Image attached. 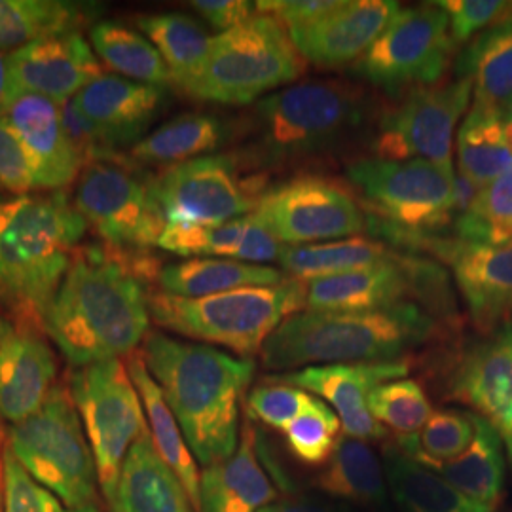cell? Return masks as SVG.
<instances>
[{"label":"cell","mask_w":512,"mask_h":512,"mask_svg":"<svg viewBox=\"0 0 512 512\" xmlns=\"http://www.w3.org/2000/svg\"><path fill=\"white\" fill-rule=\"evenodd\" d=\"M439 317L404 302L368 311H298L287 317L260 351L270 370L346 363H389L427 344Z\"/></svg>","instance_id":"obj_4"},{"label":"cell","mask_w":512,"mask_h":512,"mask_svg":"<svg viewBox=\"0 0 512 512\" xmlns=\"http://www.w3.org/2000/svg\"><path fill=\"white\" fill-rule=\"evenodd\" d=\"M408 251H425L444 260L467 304L476 329L484 334L512 319V243L482 245L439 234H410Z\"/></svg>","instance_id":"obj_17"},{"label":"cell","mask_w":512,"mask_h":512,"mask_svg":"<svg viewBox=\"0 0 512 512\" xmlns=\"http://www.w3.org/2000/svg\"><path fill=\"white\" fill-rule=\"evenodd\" d=\"M458 171L478 186L494 183L512 165L505 112L473 103L458 131Z\"/></svg>","instance_id":"obj_31"},{"label":"cell","mask_w":512,"mask_h":512,"mask_svg":"<svg viewBox=\"0 0 512 512\" xmlns=\"http://www.w3.org/2000/svg\"><path fill=\"white\" fill-rule=\"evenodd\" d=\"M480 192H482V186H478L475 181H471L461 171H456V175H454V215H456V219L465 215L473 207Z\"/></svg>","instance_id":"obj_51"},{"label":"cell","mask_w":512,"mask_h":512,"mask_svg":"<svg viewBox=\"0 0 512 512\" xmlns=\"http://www.w3.org/2000/svg\"><path fill=\"white\" fill-rule=\"evenodd\" d=\"M0 186L23 196L35 190V177L29 158L21 147L10 122L0 116Z\"/></svg>","instance_id":"obj_47"},{"label":"cell","mask_w":512,"mask_h":512,"mask_svg":"<svg viewBox=\"0 0 512 512\" xmlns=\"http://www.w3.org/2000/svg\"><path fill=\"white\" fill-rule=\"evenodd\" d=\"M454 165L368 158L348 165L346 179L372 213L370 226L439 234L454 215Z\"/></svg>","instance_id":"obj_9"},{"label":"cell","mask_w":512,"mask_h":512,"mask_svg":"<svg viewBox=\"0 0 512 512\" xmlns=\"http://www.w3.org/2000/svg\"><path fill=\"white\" fill-rule=\"evenodd\" d=\"M454 52L446 12L437 2L425 4L399 10L365 55L351 65V73L387 92H406L439 84Z\"/></svg>","instance_id":"obj_12"},{"label":"cell","mask_w":512,"mask_h":512,"mask_svg":"<svg viewBox=\"0 0 512 512\" xmlns=\"http://www.w3.org/2000/svg\"><path fill=\"white\" fill-rule=\"evenodd\" d=\"M475 437L459 458L435 467L459 494L482 511L499 509L505 486V456L503 442L492 425L473 414Z\"/></svg>","instance_id":"obj_29"},{"label":"cell","mask_w":512,"mask_h":512,"mask_svg":"<svg viewBox=\"0 0 512 512\" xmlns=\"http://www.w3.org/2000/svg\"><path fill=\"white\" fill-rule=\"evenodd\" d=\"M128 372L131 382L137 387L139 397L143 401L150 439L154 442L156 452L160 454V458L164 459L165 465L181 480L190 501L194 503L196 511L200 512L198 461L184 439L179 421L173 416L169 404L165 403L160 385L156 384V380L148 372L141 353L129 357Z\"/></svg>","instance_id":"obj_27"},{"label":"cell","mask_w":512,"mask_h":512,"mask_svg":"<svg viewBox=\"0 0 512 512\" xmlns=\"http://www.w3.org/2000/svg\"><path fill=\"white\" fill-rule=\"evenodd\" d=\"M385 484L380 458L365 440L351 437H340L325 469L313 480V486L321 492L359 505L380 503L385 497Z\"/></svg>","instance_id":"obj_33"},{"label":"cell","mask_w":512,"mask_h":512,"mask_svg":"<svg viewBox=\"0 0 512 512\" xmlns=\"http://www.w3.org/2000/svg\"><path fill=\"white\" fill-rule=\"evenodd\" d=\"M511 19H512V14H511Z\"/></svg>","instance_id":"obj_58"},{"label":"cell","mask_w":512,"mask_h":512,"mask_svg":"<svg viewBox=\"0 0 512 512\" xmlns=\"http://www.w3.org/2000/svg\"><path fill=\"white\" fill-rule=\"evenodd\" d=\"M57 365L42 330L0 315V418L27 420L55 387Z\"/></svg>","instance_id":"obj_21"},{"label":"cell","mask_w":512,"mask_h":512,"mask_svg":"<svg viewBox=\"0 0 512 512\" xmlns=\"http://www.w3.org/2000/svg\"><path fill=\"white\" fill-rule=\"evenodd\" d=\"M456 238L482 245L512 243V165L482 188L473 207L454 220Z\"/></svg>","instance_id":"obj_40"},{"label":"cell","mask_w":512,"mask_h":512,"mask_svg":"<svg viewBox=\"0 0 512 512\" xmlns=\"http://www.w3.org/2000/svg\"><path fill=\"white\" fill-rule=\"evenodd\" d=\"M90 40L101 61L124 78L162 88L165 84H173L171 73L156 46L126 25L99 21L90 29Z\"/></svg>","instance_id":"obj_36"},{"label":"cell","mask_w":512,"mask_h":512,"mask_svg":"<svg viewBox=\"0 0 512 512\" xmlns=\"http://www.w3.org/2000/svg\"><path fill=\"white\" fill-rule=\"evenodd\" d=\"M150 186L165 224L213 228L253 213L266 177H243L230 156H202L167 167Z\"/></svg>","instance_id":"obj_13"},{"label":"cell","mask_w":512,"mask_h":512,"mask_svg":"<svg viewBox=\"0 0 512 512\" xmlns=\"http://www.w3.org/2000/svg\"><path fill=\"white\" fill-rule=\"evenodd\" d=\"M86 226L65 192L0 198V310L42 330Z\"/></svg>","instance_id":"obj_3"},{"label":"cell","mask_w":512,"mask_h":512,"mask_svg":"<svg viewBox=\"0 0 512 512\" xmlns=\"http://www.w3.org/2000/svg\"><path fill=\"white\" fill-rule=\"evenodd\" d=\"M397 12L399 4L393 0H346L329 16L289 35L306 61L338 69L359 61Z\"/></svg>","instance_id":"obj_22"},{"label":"cell","mask_w":512,"mask_h":512,"mask_svg":"<svg viewBox=\"0 0 512 512\" xmlns=\"http://www.w3.org/2000/svg\"><path fill=\"white\" fill-rule=\"evenodd\" d=\"M403 361L389 363H346V365L306 366L293 372L270 376L268 382L293 385L321 397L338 412L344 435L351 439L378 440L385 429L368 410V395L374 387L408 374Z\"/></svg>","instance_id":"obj_20"},{"label":"cell","mask_w":512,"mask_h":512,"mask_svg":"<svg viewBox=\"0 0 512 512\" xmlns=\"http://www.w3.org/2000/svg\"><path fill=\"white\" fill-rule=\"evenodd\" d=\"M306 59L274 18L253 14L211 40L200 71L184 92L219 105H249L264 93L298 80Z\"/></svg>","instance_id":"obj_6"},{"label":"cell","mask_w":512,"mask_h":512,"mask_svg":"<svg viewBox=\"0 0 512 512\" xmlns=\"http://www.w3.org/2000/svg\"><path fill=\"white\" fill-rule=\"evenodd\" d=\"M6 448L19 465L69 509L92 505L97 467L71 391L55 385L27 420L8 429Z\"/></svg>","instance_id":"obj_8"},{"label":"cell","mask_w":512,"mask_h":512,"mask_svg":"<svg viewBox=\"0 0 512 512\" xmlns=\"http://www.w3.org/2000/svg\"><path fill=\"white\" fill-rule=\"evenodd\" d=\"M505 120H507V122H512V101L511 105H509L507 110H505Z\"/></svg>","instance_id":"obj_57"},{"label":"cell","mask_w":512,"mask_h":512,"mask_svg":"<svg viewBox=\"0 0 512 512\" xmlns=\"http://www.w3.org/2000/svg\"><path fill=\"white\" fill-rule=\"evenodd\" d=\"M14 101L8 78V54H0V116H6V110Z\"/></svg>","instance_id":"obj_53"},{"label":"cell","mask_w":512,"mask_h":512,"mask_svg":"<svg viewBox=\"0 0 512 512\" xmlns=\"http://www.w3.org/2000/svg\"><path fill=\"white\" fill-rule=\"evenodd\" d=\"M420 300L435 317L456 319V298L448 275L437 262L401 255L389 262L348 274L313 279L306 308L319 311H368Z\"/></svg>","instance_id":"obj_11"},{"label":"cell","mask_w":512,"mask_h":512,"mask_svg":"<svg viewBox=\"0 0 512 512\" xmlns=\"http://www.w3.org/2000/svg\"><path fill=\"white\" fill-rule=\"evenodd\" d=\"M289 277L268 268L230 258H194L165 266L158 274L162 293L181 298H203L249 287H272Z\"/></svg>","instance_id":"obj_28"},{"label":"cell","mask_w":512,"mask_h":512,"mask_svg":"<svg viewBox=\"0 0 512 512\" xmlns=\"http://www.w3.org/2000/svg\"><path fill=\"white\" fill-rule=\"evenodd\" d=\"M397 256L385 243L366 238L340 239L319 245H285L281 266L298 281H313L332 275L348 274L389 262Z\"/></svg>","instance_id":"obj_34"},{"label":"cell","mask_w":512,"mask_h":512,"mask_svg":"<svg viewBox=\"0 0 512 512\" xmlns=\"http://www.w3.org/2000/svg\"><path fill=\"white\" fill-rule=\"evenodd\" d=\"M141 357L203 467L234 456L239 404L255 376L253 359L148 332Z\"/></svg>","instance_id":"obj_2"},{"label":"cell","mask_w":512,"mask_h":512,"mask_svg":"<svg viewBox=\"0 0 512 512\" xmlns=\"http://www.w3.org/2000/svg\"><path fill=\"white\" fill-rule=\"evenodd\" d=\"M213 29L226 33L253 16L251 2L245 0H196L190 4Z\"/></svg>","instance_id":"obj_50"},{"label":"cell","mask_w":512,"mask_h":512,"mask_svg":"<svg viewBox=\"0 0 512 512\" xmlns=\"http://www.w3.org/2000/svg\"><path fill=\"white\" fill-rule=\"evenodd\" d=\"M61 107V116H63V126L67 131V137L71 141L76 154L80 156L84 167L95 164V162H110L116 158V148L109 145L101 129L92 124L80 109L76 107L73 99L65 101L59 105Z\"/></svg>","instance_id":"obj_46"},{"label":"cell","mask_w":512,"mask_h":512,"mask_svg":"<svg viewBox=\"0 0 512 512\" xmlns=\"http://www.w3.org/2000/svg\"><path fill=\"white\" fill-rule=\"evenodd\" d=\"M306 291L304 281L289 277L272 287H249L203 298L150 294L148 310L154 323L164 329L219 344L241 359H251L287 317L306 308Z\"/></svg>","instance_id":"obj_5"},{"label":"cell","mask_w":512,"mask_h":512,"mask_svg":"<svg viewBox=\"0 0 512 512\" xmlns=\"http://www.w3.org/2000/svg\"><path fill=\"white\" fill-rule=\"evenodd\" d=\"M260 512H336L327 505L313 501V499H302V497H287L270 503Z\"/></svg>","instance_id":"obj_52"},{"label":"cell","mask_w":512,"mask_h":512,"mask_svg":"<svg viewBox=\"0 0 512 512\" xmlns=\"http://www.w3.org/2000/svg\"><path fill=\"white\" fill-rule=\"evenodd\" d=\"M340 418L327 404L313 399L310 408L283 431L296 458L306 465H325L340 440Z\"/></svg>","instance_id":"obj_42"},{"label":"cell","mask_w":512,"mask_h":512,"mask_svg":"<svg viewBox=\"0 0 512 512\" xmlns=\"http://www.w3.org/2000/svg\"><path fill=\"white\" fill-rule=\"evenodd\" d=\"M313 395L293 385H258L247 397V414L264 425L285 431L296 418H300L313 403Z\"/></svg>","instance_id":"obj_43"},{"label":"cell","mask_w":512,"mask_h":512,"mask_svg":"<svg viewBox=\"0 0 512 512\" xmlns=\"http://www.w3.org/2000/svg\"><path fill=\"white\" fill-rule=\"evenodd\" d=\"M448 391L492 425L512 465V319L459 355Z\"/></svg>","instance_id":"obj_18"},{"label":"cell","mask_w":512,"mask_h":512,"mask_svg":"<svg viewBox=\"0 0 512 512\" xmlns=\"http://www.w3.org/2000/svg\"><path fill=\"white\" fill-rule=\"evenodd\" d=\"M475 437L473 414L459 410H435L418 435L401 437L397 448L423 465L435 469L459 458Z\"/></svg>","instance_id":"obj_39"},{"label":"cell","mask_w":512,"mask_h":512,"mask_svg":"<svg viewBox=\"0 0 512 512\" xmlns=\"http://www.w3.org/2000/svg\"><path fill=\"white\" fill-rule=\"evenodd\" d=\"M372 418L401 437L418 435L435 412L420 382L401 378L374 387L368 395Z\"/></svg>","instance_id":"obj_41"},{"label":"cell","mask_w":512,"mask_h":512,"mask_svg":"<svg viewBox=\"0 0 512 512\" xmlns=\"http://www.w3.org/2000/svg\"><path fill=\"white\" fill-rule=\"evenodd\" d=\"M137 25L162 55L173 84L184 90L200 71L213 37L196 19L179 12L145 16L137 19Z\"/></svg>","instance_id":"obj_37"},{"label":"cell","mask_w":512,"mask_h":512,"mask_svg":"<svg viewBox=\"0 0 512 512\" xmlns=\"http://www.w3.org/2000/svg\"><path fill=\"white\" fill-rule=\"evenodd\" d=\"M80 8L59 0H0V54L40 38L78 31Z\"/></svg>","instance_id":"obj_38"},{"label":"cell","mask_w":512,"mask_h":512,"mask_svg":"<svg viewBox=\"0 0 512 512\" xmlns=\"http://www.w3.org/2000/svg\"><path fill=\"white\" fill-rule=\"evenodd\" d=\"M164 88L103 74L74 97L112 148L137 145L164 103Z\"/></svg>","instance_id":"obj_24"},{"label":"cell","mask_w":512,"mask_h":512,"mask_svg":"<svg viewBox=\"0 0 512 512\" xmlns=\"http://www.w3.org/2000/svg\"><path fill=\"white\" fill-rule=\"evenodd\" d=\"M110 511L198 512L181 480L156 452L148 429L129 450Z\"/></svg>","instance_id":"obj_26"},{"label":"cell","mask_w":512,"mask_h":512,"mask_svg":"<svg viewBox=\"0 0 512 512\" xmlns=\"http://www.w3.org/2000/svg\"><path fill=\"white\" fill-rule=\"evenodd\" d=\"M71 397L92 446L99 486L112 505L129 450L148 429L143 401L120 359L76 368Z\"/></svg>","instance_id":"obj_10"},{"label":"cell","mask_w":512,"mask_h":512,"mask_svg":"<svg viewBox=\"0 0 512 512\" xmlns=\"http://www.w3.org/2000/svg\"><path fill=\"white\" fill-rule=\"evenodd\" d=\"M471 97L473 82L467 78L406 90L384 110L372 150L380 160L452 164L456 128Z\"/></svg>","instance_id":"obj_14"},{"label":"cell","mask_w":512,"mask_h":512,"mask_svg":"<svg viewBox=\"0 0 512 512\" xmlns=\"http://www.w3.org/2000/svg\"><path fill=\"white\" fill-rule=\"evenodd\" d=\"M74 207L114 249L145 251L165 228L162 209L143 181L116 160L86 165L78 177Z\"/></svg>","instance_id":"obj_16"},{"label":"cell","mask_w":512,"mask_h":512,"mask_svg":"<svg viewBox=\"0 0 512 512\" xmlns=\"http://www.w3.org/2000/svg\"><path fill=\"white\" fill-rule=\"evenodd\" d=\"M255 427L245 423L238 450L200 475V512H260L277 501L272 478L258 459Z\"/></svg>","instance_id":"obj_25"},{"label":"cell","mask_w":512,"mask_h":512,"mask_svg":"<svg viewBox=\"0 0 512 512\" xmlns=\"http://www.w3.org/2000/svg\"><path fill=\"white\" fill-rule=\"evenodd\" d=\"M283 245L357 238L366 215L344 184L321 175H302L266 188L251 213Z\"/></svg>","instance_id":"obj_15"},{"label":"cell","mask_w":512,"mask_h":512,"mask_svg":"<svg viewBox=\"0 0 512 512\" xmlns=\"http://www.w3.org/2000/svg\"><path fill=\"white\" fill-rule=\"evenodd\" d=\"M4 512H63L59 499L29 475L4 442Z\"/></svg>","instance_id":"obj_44"},{"label":"cell","mask_w":512,"mask_h":512,"mask_svg":"<svg viewBox=\"0 0 512 512\" xmlns=\"http://www.w3.org/2000/svg\"><path fill=\"white\" fill-rule=\"evenodd\" d=\"M120 251H76L44 317L42 332L78 368L131 355L147 338L150 310L141 279L154 272V260L145 251Z\"/></svg>","instance_id":"obj_1"},{"label":"cell","mask_w":512,"mask_h":512,"mask_svg":"<svg viewBox=\"0 0 512 512\" xmlns=\"http://www.w3.org/2000/svg\"><path fill=\"white\" fill-rule=\"evenodd\" d=\"M456 74L473 82L476 103L505 112L512 101V19L473 38L456 59Z\"/></svg>","instance_id":"obj_30"},{"label":"cell","mask_w":512,"mask_h":512,"mask_svg":"<svg viewBox=\"0 0 512 512\" xmlns=\"http://www.w3.org/2000/svg\"><path fill=\"white\" fill-rule=\"evenodd\" d=\"M224 126L215 116L181 114L152 131L131 148V158L143 164H184L219 147Z\"/></svg>","instance_id":"obj_35"},{"label":"cell","mask_w":512,"mask_h":512,"mask_svg":"<svg viewBox=\"0 0 512 512\" xmlns=\"http://www.w3.org/2000/svg\"><path fill=\"white\" fill-rule=\"evenodd\" d=\"M450 21V37L454 44H463L478 31L494 27L512 14V4L501 0H444L437 2Z\"/></svg>","instance_id":"obj_45"},{"label":"cell","mask_w":512,"mask_h":512,"mask_svg":"<svg viewBox=\"0 0 512 512\" xmlns=\"http://www.w3.org/2000/svg\"><path fill=\"white\" fill-rule=\"evenodd\" d=\"M99 76H103L101 63L80 31L40 38L8 54L14 99L21 93H33L61 105Z\"/></svg>","instance_id":"obj_19"},{"label":"cell","mask_w":512,"mask_h":512,"mask_svg":"<svg viewBox=\"0 0 512 512\" xmlns=\"http://www.w3.org/2000/svg\"><path fill=\"white\" fill-rule=\"evenodd\" d=\"M63 512H101L97 507H93V505H86V507H80V509H69V511Z\"/></svg>","instance_id":"obj_55"},{"label":"cell","mask_w":512,"mask_h":512,"mask_svg":"<svg viewBox=\"0 0 512 512\" xmlns=\"http://www.w3.org/2000/svg\"><path fill=\"white\" fill-rule=\"evenodd\" d=\"M21 141L35 177V188L61 190L80 177L84 164L63 126L61 107L48 97L21 93L4 116Z\"/></svg>","instance_id":"obj_23"},{"label":"cell","mask_w":512,"mask_h":512,"mask_svg":"<svg viewBox=\"0 0 512 512\" xmlns=\"http://www.w3.org/2000/svg\"><path fill=\"white\" fill-rule=\"evenodd\" d=\"M4 442L0 433V512H4Z\"/></svg>","instance_id":"obj_54"},{"label":"cell","mask_w":512,"mask_h":512,"mask_svg":"<svg viewBox=\"0 0 512 512\" xmlns=\"http://www.w3.org/2000/svg\"><path fill=\"white\" fill-rule=\"evenodd\" d=\"M340 6V0H260L255 2V12L270 16L287 31H293L329 16Z\"/></svg>","instance_id":"obj_48"},{"label":"cell","mask_w":512,"mask_h":512,"mask_svg":"<svg viewBox=\"0 0 512 512\" xmlns=\"http://www.w3.org/2000/svg\"><path fill=\"white\" fill-rule=\"evenodd\" d=\"M285 245L275 238L274 234L249 213V222L245 236L241 239L236 260L247 264H260V262H275L281 258Z\"/></svg>","instance_id":"obj_49"},{"label":"cell","mask_w":512,"mask_h":512,"mask_svg":"<svg viewBox=\"0 0 512 512\" xmlns=\"http://www.w3.org/2000/svg\"><path fill=\"white\" fill-rule=\"evenodd\" d=\"M507 139H509V147L512 150V122H507Z\"/></svg>","instance_id":"obj_56"},{"label":"cell","mask_w":512,"mask_h":512,"mask_svg":"<svg viewBox=\"0 0 512 512\" xmlns=\"http://www.w3.org/2000/svg\"><path fill=\"white\" fill-rule=\"evenodd\" d=\"M366 110V93L338 80L279 90L255 107L262 152L272 164L323 154L363 126Z\"/></svg>","instance_id":"obj_7"},{"label":"cell","mask_w":512,"mask_h":512,"mask_svg":"<svg viewBox=\"0 0 512 512\" xmlns=\"http://www.w3.org/2000/svg\"><path fill=\"white\" fill-rule=\"evenodd\" d=\"M384 469L387 486L406 512H486L435 469L406 456L397 446L387 448Z\"/></svg>","instance_id":"obj_32"}]
</instances>
